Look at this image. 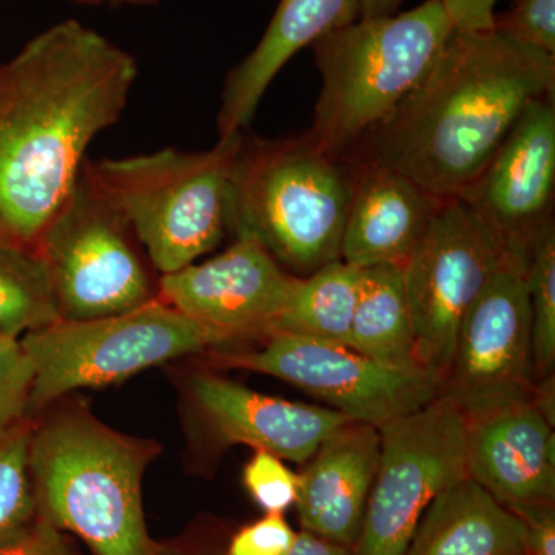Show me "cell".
I'll list each match as a JSON object with an SVG mask.
<instances>
[{"mask_svg":"<svg viewBox=\"0 0 555 555\" xmlns=\"http://www.w3.org/2000/svg\"><path fill=\"white\" fill-rule=\"evenodd\" d=\"M360 17L358 0H280L258 46L225 78L219 138L247 129L270 83L298 51Z\"/></svg>","mask_w":555,"mask_h":555,"instance_id":"19","label":"cell"},{"mask_svg":"<svg viewBox=\"0 0 555 555\" xmlns=\"http://www.w3.org/2000/svg\"><path fill=\"white\" fill-rule=\"evenodd\" d=\"M243 133L203 152L175 147L87 159L83 169L129 222L160 275L215 250L230 229L232 175Z\"/></svg>","mask_w":555,"mask_h":555,"instance_id":"6","label":"cell"},{"mask_svg":"<svg viewBox=\"0 0 555 555\" xmlns=\"http://www.w3.org/2000/svg\"><path fill=\"white\" fill-rule=\"evenodd\" d=\"M525 525V555H555L554 506L513 511Z\"/></svg>","mask_w":555,"mask_h":555,"instance_id":"31","label":"cell"},{"mask_svg":"<svg viewBox=\"0 0 555 555\" xmlns=\"http://www.w3.org/2000/svg\"><path fill=\"white\" fill-rule=\"evenodd\" d=\"M555 93V56L499 31L454 30L425 79L346 158L462 198L532 102Z\"/></svg>","mask_w":555,"mask_h":555,"instance_id":"2","label":"cell"},{"mask_svg":"<svg viewBox=\"0 0 555 555\" xmlns=\"http://www.w3.org/2000/svg\"><path fill=\"white\" fill-rule=\"evenodd\" d=\"M190 387L224 443L247 444L288 462H309L332 433L352 422L334 409L264 396L219 375H198Z\"/></svg>","mask_w":555,"mask_h":555,"instance_id":"16","label":"cell"},{"mask_svg":"<svg viewBox=\"0 0 555 555\" xmlns=\"http://www.w3.org/2000/svg\"><path fill=\"white\" fill-rule=\"evenodd\" d=\"M454 25V30H494L495 5L499 0H440Z\"/></svg>","mask_w":555,"mask_h":555,"instance_id":"32","label":"cell"},{"mask_svg":"<svg viewBox=\"0 0 555 555\" xmlns=\"http://www.w3.org/2000/svg\"><path fill=\"white\" fill-rule=\"evenodd\" d=\"M35 364L28 414L73 390L116 385L145 369L224 346L233 339L155 298L83 321H57L21 338Z\"/></svg>","mask_w":555,"mask_h":555,"instance_id":"7","label":"cell"},{"mask_svg":"<svg viewBox=\"0 0 555 555\" xmlns=\"http://www.w3.org/2000/svg\"><path fill=\"white\" fill-rule=\"evenodd\" d=\"M378 427L350 422L338 427L310 456L299 476V521L312 532L339 545H356L369 494L377 474Z\"/></svg>","mask_w":555,"mask_h":555,"instance_id":"18","label":"cell"},{"mask_svg":"<svg viewBox=\"0 0 555 555\" xmlns=\"http://www.w3.org/2000/svg\"><path fill=\"white\" fill-rule=\"evenodd\" d=\"M57 321L60 310L38 248L0 240V334L22 338Z\"/></svg>","mask_w":555,"mask_h":555,"instance_id":"23","label":"cell"},{"mask_svg":"<svg viewBox=\"0 0 555 555\" xmlns=\"http://www.w3.org/2000/svg\"><path fill=\"white\" fill-rule=\"evenodd\" d=\"M507 250L466 201L443 199L403 266L416 361L441 383L460 326Z\"/></svg>","mask_w":555,"mask_h":555,"instance_id":"10","label":"cell"},{"mask_svg":"<svg viewBox=\"0 0 555 555\" xmlns=\"http://www.w3.org/2000/svg\"><path fill=\"white\" fill-rule=\"evenodd\" d=\"M555 93L529 105L462 196L509 250L531 255L554 224Z\"/></svg>","mask_w":555,"mask_h":555,"instance_id":"14","label":"cell"},{"mask_svg":"<svg viewBox=\"0 0 555 555\" xmlns=\"http://www.w3.org/2000/svg\"><path fill=\"white\" fill-rule=\"evenodd\" d=\"M361 269L335 259L308 276H298L273 332L350 346Z\"/></svg>","mask_w":555,"mask_h":555,"instance_id":"22","label":"cell"},{"mask_svg":"<svg viewBox=\"0 0 555 555\" xmlns=\"http://www.w3.org/2000/svg\"><path fill=\"white\" fill-rule=\"evenodd\" d=\"M36 248L49 270L61 320L116 315L159 297L129 222L83 166Z\"/></svg>","mask_w":555,"mask_h":555,"instance_id":"8","label":"cell"},{"mask_svg":"<svg viewBox=\"0 0 555 555\" xmlns=\"http://www.w3.org/2000/svg\"><path fill=\"white\" fill-rule=\"evenodd\" d=\"M356 166L308 134L243 137L232 175L230 229L257 240L292 275L308 276L341 257Z\"/></svg>","mask_w":555,"mask_h":555,"instance_id":"4","label":"cell"},{"mask_svg":"<svg viewBox=\"0 0 555 555\" xmlns=\"http://www.w3.org/2000/svg\"><path fill=\"white\" fill-rule=\"evenodd\" d=\"M287 555H353L349 547L339 543L328 542L323 537L302 531L295 537L294 545Z\"/></svg>","mask_w":555,"mask_h":555,"instance_id":"33","label":"cell"},{"mask_svg":"<svg viewBox=\"0 0 555 555\" xmlns=\"http://www.w3.org/2000/svg\"><path fill=\"white\" fill-rule=\"evenodd\" d=\"M60 531L43 518H36L16 534L0 539V555H78Z\"/></svg>","mask_w":555,"mask_h":555,"instance_id":"30","label":"cell"},{"mask_svg":"<svg viewBox=\"0 0 555 555\" xmlns=\"http://www.w3.org/2000/svg\"><path fill=\"white\" fill-rule=\"evenodd\" d=\"M69 2L79 3V5H86V7L102 5V0H69Z\"/></svg>","mask_w":555,"mask_h":555,"instance_id":"37","label":"cell"},{"mask_svg":"<svg viewBox=\"0 0 555 555\" xmlns=\"http://www.w3.org/2000/svg\"><path fill=\"white\" fill-rule=\"evenodd\" d=\"M525 525L470 478L436 496L404 555H525Z\"/></svg>","mask_w":555,"mask_h":555,"instance_id":"20","label":"cell"},{"mask_svg":"<svg viewBox=\"0 0 555 555\" xmlns=\"http://www.w3.org/2000/svg\"><path fill=\"white\" fill-rule=\"evenodd\" d=\"M494 30L555 56V0H514L506 13L495 14Z\"/></svg>","mask_w":555,"mask_h":555,"instance_id":"28","label":"cell"},{"mask_svg":"<svg viewBox=\"0 0 555 555\" xmlns=\"http://www.w3.org/2000/svg\"><path fill=\"white\" fill-rule=\"evenodd\" d=\"M138 75L133 54L76 20L51 25L0 65V240L36 247Z\"/></svg>","mask_w":555,"mask_h":555,"instance_id":"1","label":"cell"},{"mask_svg":"<svg viewBox=\"0 0 555 555\" xmlns=\"http://www.w3.org/2000/svg\"><path fill=\"white\" fill-rule=\"evenodd\" d=\"M529 305L532 323V360L540 377L554 372L555 363V229L550 225L529 255Z\"/></svg>","mask_w":555,"mask_h":555,"instance_id":"25","label":"cell"},{"mask_svg":"<svg viewBox=\"0 0 555 555\" xmlns=\"http://www.w3.org/2000/svg\"><path fill=\"white\" fill-rule=\"evenodd\" d=\"M531 404L551 427L555 426V379L554 372L540 377L532 389Z\"/></svg>","mask_w":555,"mask_h":555,"instance_id":"34","label":"cell"},{"mask_svg":"<svg viewBox=\"0 0 555 555\" xmlns=\"http://www.w3.org/2000/svg\"><path fill=\"white\" fill-rule=\"evenodd\" d=\"M228 366L270 375L324 401L352 422L382 427L440 396L425 367L382 363L335 343L273 332L261 349L221 356Z\"/></svg>","mask_w":555,"mask_h":555,"instance_id":"11","label":"cell"},{"mask_svg":"<svg viewBox=\"0 0 555 555\" xmlns=\"http://www.w3.org/2000/svg\"><path fill=\"white\" fill-rule=\"evenodd\" d=\"M466 476L507 509L554 506L553 427L531 401L466 418Z\"/></svg>","mask_w":555,"mask_h":555,"instance_id":"15","label":"cell"},{"mask_svg":"<svg viewBox=\"0 0 555 555\" xmlns=\"http://www.w3.org/2000/svg\"><path fill=\"white\" fill-rule=\"evenodd\" d=\"M153 444L87 411L60 412L33 430L30 474L40 518L78 535L94 555H152L142 476Z\"/></svg>","mask_w":555,"mask_h":555,"instance_id":"3","label":"cell"},{"mask_svg":"<svg viewBox=\"0 0 555 555\" xmlns=\"http://www.w3.org/2000/svg\"><path fill=\"white\" fill-rule=\"evenodd\" d=\"M243 481L248 494L266 514H284L297 503L298 474L268 451L255 449L244 467Z\"/></svg>","mask_w":555,"mask_h":555,"instance_id":"27","label":"cell"},{"mask_svg":"<svg viewBox=\"0 0 555 555\" xmlns=\"http://www.w3.org/2000/svg\"><path fill=\"white\" fill-rule=\"evenodd\" d=\"M35 364L21 338L0 334V430L28 418Z\"/></svg>","mask_w":555,"mask_h":555,"instance_id":"26","label":"cell"},{"mask_svg":"<svg viewBox=\"0 0 555 555\" xmlns=\"http://www.w3.org/2000/svg\"><path fill=\"white\" fill-rule=\"evenodd\" d=\"M159 2L160 0H102V5L109 9H150Z\"/></svg>","mask_w":555,"mask_h":555,"instance_id":"36","label":"cell"},{"mask_svg":"<svg viewBox=\"0 0 555 555\" xmlns=\"http://www.w3.org/2000/svg\"><path fill=\"white\" fill-rule=\"evenodd\" d=\"M297 281L257 240L236 236L217 257L160 275L158 287L171 308L235 341L272 334Z\"/></svg>","mask_w":555,"mask_h":555,"instance_id":"13","label":"cell"},{"mask_svg":"<svg viewBox=\"0 0 555 555\" xmlns=\"http://www.w3.org/2000/svg\"><path fill=\"white\" fill-rule=\"evenodd\" d=\"M528 262L529 255L507 250L460 326L440 397L466 418L531 401L537 378Z\"/></svg>","mask_w":555,"mask_h":555,"instance_id":"12","label":"cell"},{"mask_svg":"<svg viewBox=\"0 0 555 555\" xmlns=\"http://www.w3.org/2000/svg\"><path fill=\"white\" fill-rule=\"evenodd\" d=\"M352 163L356 182L339 259L357 269L403 268L443 199L430 195L398 171L375 164Z\"/></svg>","mask_w":555,"mask_h":555,"instance_id":"17","label":"cell"},{"mask_svg":"<svg viewBox=\"0 0 555 555\" xmlns=\"http://www.w3.org/2000/svg\"><path fill=\"white\" fill-rule=\"evenodd\" d=\"M361 17L392 16L403 0H358Z\"/></svg>","mask_w":555,"mask_h":555,"instance_id":"35","label":"cell"},{"mask_svg":"<svg viewBox=\"0 0 555 555\" xmlns=\"http://www.w3.org/2000/svg\"><path fill=\"white\" fill-rule=\"evenodd\" d=\"M33 430L28 418L0 430V539L16 534L38 516L30 474Z\"/></svg>","mask_w":555,"mask_h":555,"instance_id":"24","label":"cell"},{"mask_svg":"<svg viewBox=\"0 0 555 555\" xmlns=\"http://www.w3.org/2000/svg\"><path fill=\"white\" fill-rule=\"evenodd\" d=\"M454 25L440 0L406 13L360 17L310 49L321 91L308 137L332 156H347L425 79Z\"/></svg>","mask_w":555,"mask_h":555,"instance_id":"5","label":"cell"},{"mask_svg":"<svg viewBox=\"0 0 555 555\" xmlns=\"http://www.w3.org/2000/svg\"><path fill=\"white\" fill-rule=\"evenodd\" d=\"M295 537L283 514H266L233 535L228 555H287Z\"/></svg>","mask_w":555,"mask_h":555,"instance_id":"29","label":"cell"},{"mask_svg":"<svg viewBox=\"0 0 555 555\" xmlns=\"http://www.w3.org/2000/svg\"><path fill=\"white\" fill-rule=\"evenodd\" d=\"M382 447L353 555H404L427 507L466 476V418L448 398L378 427Z\"/></svg>","mask_w":555,"mask_h":555,"instance_id":"9","label":"cell"},{"mask_svg":"<svg viewBox=\"0 0 555 555\" xmlns=\"http://www.w3.org/2000/svg\"><path fill=\"white\" fill-rule=\"evenodd\" d=\"M350 349L400 367H422L415 357L414 324L403 268L361 269Z\"/></svg>","mask_w":555,"mask_h":555,"instance_id":"21","label":"cell"}]
</instances>
